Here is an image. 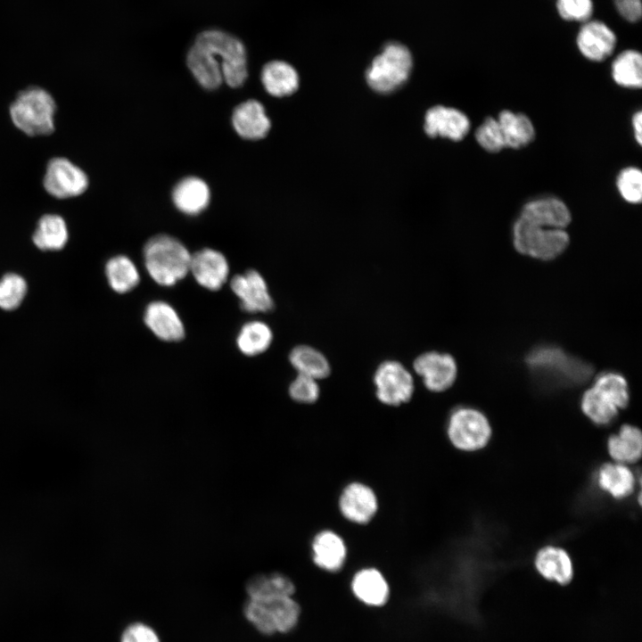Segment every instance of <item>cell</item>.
Instances as JSON below:
<instances>
[{"label":"cell","mask_w":642,"mask_h":642,"mask_svg":"<svg viewBox=\"0 0 642 642\" xmlns=\"http://www.w3.org/2000/svg\"><path fill=\"white\" fill-rule=\"evenodd\" d=\"M186 63L197 82L210 90L223 81L233 88L240 87L248 77L243 43L219 29H207L197 36L187 53Z\"/></svg>","instance_id":"obj_1"},{"label":"cell","mask_w":642,"mask_h":642,"mask_svg":"<svg viewBox=\"0 0 642 642\" xmlns=\"http://www.w3.org/2000/svg\"><path fill=\"white\" fill-rule=\"evenodd\" d=\"M57 104L45 88L32 86L20 91L9 106L16 128L29 136H50L55 130Z\"/></svg>","instance_id":"obj_2"},{"label":"cell","mask_w":642,"mask_h":642,"mask_svg":"<svg viewBox=\"0 0 642 642\" xmlns=\"http://www.w3.org/2000/svg\"><path fill=\"white\" fill-rule=\"evenodd\" d=\"M143 253L148 274L160 285L172 286L189 272L191 254L173 236L158 235L150 238Z\"/></svg>","instance_id":"obj_3"},{"label":"cell","mask_w":642,"mask_h":642,"mask_svg":"<svg viewBox=\"0 0 642 642\" xmlns=\"http://www.w3.org/2000/svg\"><path fill=\"white\" fill-rule=\"evenodd\" d=\"M243 615L263 635L284 634L297 626L300 607L293 596L248 598Z\"/></svg>","instance_id":"obj_4"},{"label":"cell","mask_w":642,"mask_h":642,"mask_svg":"<svg viewBox=\"0 0 642 642\" xmlns=\"http://www.w3.org/2000/svg\"><path fill=\"white\" fill-rule=\"evenodd\" d=\"M413 67L412 54L401 43L384 44L366 70V80L375 92L395 91L407 80Z\"/></svg>","instance_id":"obj_5"},{"label":"cell","mask_w":642,"mask_h":642,"mask_svg":"<svg viewBox=\"0 0 642 642\" xmlns=\"http://www.w3.org/2000/svg\"><path fill=\"white\" fill-rule=\"evenodd\" d=\"M569 242V235L564 229L540 226L520 217L514 223V246L522 254L551 260L565 251Z\"/></svg>","instance_id":"obj_6"},{"label":"cell","mask_w":642,"mask_h":642,"mask_svg":"<svg viewBox=\"0 0 642 642\" xmlns=\"http://www.w3.org/2000/svg\"><path fill=\"white\" fill-rule=\"evenodd\" d=\"M526 363L538 374L569 384L583 383L592 373L590 365L555 346L535 348L527 355Z\"/></svg>","instance_id":"obj_7"},{"label":"cell","mask_w":642,"mask_h":642,"mask_svg":"<svg viewBox=\"0 0 642 642\" xmlns=\"http://www.w3.org/2000/svg\"><path fill=\"white\" fill-rule=\"evenodd\" d=\"M446 436L457 450L473 452L483 449L491 438V426L480 410L471 407L454 408L446 423Z\"/></svg>","instance_id":"obj_8"},{"label":"cell","mask_w":642,"mask_h":642,"mask_svg":"<svg viewBox=\"0 0 642 642\" xmlns=\"http://www.w3.org/2000/svg\"><path fill=\"white\" fill-rule=\"evenodd\" d=\"M379 498L368 483L352 480L340 490L336 507L340 516L348 523L365 526L370 523L379 511Z\"/></svg>","instance_id":"obj_9"},{"label":"cell","mask_w":642,"mask_h":642,"mask_svg":"<svg viewBox=\"0 0 642 642\" xmlns=\"http://www.w3.org/2000/svg\"><path fill=\"white\" fill-rule=\"evenodd\" d=\"M375 397L387 407H400L408 403L415 392L411 373L396 360L381 363L374 374Z\"/></svg>","instance_id":"obj_10"},{"label":"cell","mask_w":642,"mask_h":642,"mask_svg":"<svg viewBox=\"0 0 642 642\" xmlns=\"http://www.w3.org/2000/svg\"><path fill=\"white\" fill-rule=\"evenodd\" d=\"M89 185L86 173L65 157H54L46 164L43 177L45 191L56 199H70L84 193Z\"/></svg>","instance_id":"obj_11"},{"label":"cell","mask_w":642,"mask_h":642,"mask_svg":"<svg viewBox=\"0 0 642 642\" xmlns=\"http://www.w3.org/2000/svg\"><path fill=\"white\" fill-rule=\"evenodd\" d=\"M312 564L327 573L341 572L347 564L349 549L343 536L331 528L318 530L309 542Z\"/></svg>","instance_id":"obj_12"},{"label":"cell","mask_w":642,"mask_h":642,"mask_svg":"<svg viewBox=\"0 0 642 642\" xmlns=\"http://www.w3.org/2000/svg\"><path fill=\"white\" fill-rule=\"evenodd\" d=\"M413 367L425 388L432 392L447 391L457 379V363L448 353L424 352L414 360Z\"/></svg>","instance_id":"obj_13"},{"label":"cell","mask_w":642,"mask_h":642,"mask_svg":"<svg viewBox=\"0 0 642 642\" xmlns=\"http://www.w3.org/2000/svg\"><path fill=\"white\" fill-rule=\"evenodd\" d=\"M617 44L615 33L605 22L593 20L583 23L576 37L580 53L591 62H603L612 55Z\"/></svg>","instance_id":"obj_14"},{"label":"cell","mask_w":642,"mask_h":642,"mask_svg":"<svg viewBox=\"0 0 642 642\" xmlns=\"http://www.w3.org/2000/svg\"><path fill=\"white\" fill-rule=\"evenodd\" d=\"M233 292L240 300L241 308L250 313L268 312L274 308L267 283L256 270L233 277L230 283Z\"/></svg>","instance_id":"obj_15"},{"label":"cell","mask_w":642,"mask_h":642,"mask_svg":"<svg viewBox=\"0 0 642 642\" xmlns=\"http://www.w3.org/2000/svg\"><path fill=\"white\" fill-rule=\"evenodd\" d=\"M424 131L432 136L461 141L468 134L470 120L461 111L437 105L430 108L424 117Z\"/></svg>","instance_id":"obj_16"},{"label":"cell","mask_w":642,"mask_h":642,"mask_svg":"<svg viewBox=\"0 0 642 642\" xmlns=\"http://www.w3.org/2000/svg\"><path fill=\"white\" fill-rule=\"evenodd\" d=\"M189 271L201 286L217 291L227 280L229 266L221 252L205 248L191 255Z\"/></svg>","instance_id":"obj_17"},{"label":"cell","mask_w":642,"mask_h":642,"mask_svg":"<svg viewBox=\"0 0 642 642\" xmlns=\"http://www.w3.org/2000/svg\"><path fill=\"white\" fill-rule=\"evenodd\" d=\"M355 597L369 606L383 605L390 596V584L384 573L373 565L356 570L350 580Z\"/></svg>","instance_id":"obj_18"},{"label":"cell","mask_w":642,"mask_h":642,"mask_svg":"<svg viewBox=\"0 0 642 642\" xmlns=\"http://www.w3.org/2000/svg\"><path fill=\"white\" fill-rule=\"evenodd\" d=\"M519 217L540 226L559 229H564L572 220L567 205L556 197L528 202L523 205Z\"/></svg>","instance_id":"obj_19"},{"label":"cell","mask_w":642,"mask_h":642,"mask_svg":"<svg viewBox=\"0 0 642 642\" xmlns=\"http://www.w3.org/2000/svg\"><path fill=\"white\" fill-rule=\"evenodd\" d=\"M144 320L155 336L166 342H177L185 336V326L172 306L156 300L147 305Z\"/></svg>","instance_id":"obj_20"},{"label":"cell","mask_w":642,"mask_h":642,"mask_svg":"<svg viewBox=\"0 0 642 642\" xmlns=\"http://www.w3.org/2000/svg\"><path fill=\"white\" fill-rule=\"evenodd\" d=\"M235 132L243 138L258 140L268 133L271 122L264 106L257 100H247L237 105L232 114Z\"/></svg>","instance_id":"obj_21"},{"label":"cell","mask_w":642,"mask_h":642,"mask_svg":"<svg viewBox=\"0 0 642 642\" xmlns=\"http://www.w3.org/2000/svg\"><path fill=\"white\" fill-rule=\"evenodd\" d=\"M536 571L544 579L560 585H568L573 578V564L570 555L562 547L547 546L535 556Z\"/></svg>","instance_id":"obj_22"},{"label":"cell","mask_w":642,"mask_h":642,"mask_svg":"<svg viewBox=\"0 0 642 642\" xmlns=\"http://www.w3.org/2000/svg\"><path fill=\"white\" fill-rule=\"evenodd\" d=\"M172 199L175 206L187 215H197L209 205L210 192L208 185L201 178L188 177L180 180L173 189Z\"/></svg>","instance_id":"obj_23"},{"label":"cell","mask_w":642,"mask_h":642,"mask_svg":"<svg viewBox=\"0 0 642 642\" xmlns=\"http://www.w3.org/2000/svg\"><path fill=\"white\" fill-rule=\"evenodd\" d=\"M597 483L612 498L622 499L634 491L636 477L628 465L613 461L600 466L597 473Z\"/></svg>","instance_id":"obj_24"},{"label":"cell","mask_w":642,"mask_h":642,"mask_svg":"<svg viewBox=\"0 0 642 642\" xmlns=\"http://www.w3.org/2000/svg\"><path fill=\"white\" fill-rule=\"evenodd\" d=\"M607 450L614 462L625 465L636 463L642 453L640 430L631 424H623L618 432L608 438Z\"/></svg>","instance_id":"obj_25"},{"label":"cell","mask_w":642,"mask_h":642,"mask_svg":"<svg viewBox=\"0 0 642 642\" xmlns=\"http://www.w3.org/2000/svg\"><path fill=\"white\" fill-rule=\"evenodd\" d=\"M261 81L266 91L276 97L292 95L299 87L296 70L283 61L266 63L261 71Z\"/></svg>","instance_id":"obj_26"},{"label":"cell","mask_w":642,"mask_h":642,"mask_svg":"<svg viewBox=\"0 0 642 642\" xmlns=\"http://www.w3.org/2000/svg\"><path fill=\"white\" fill-rule=\"evenodd\" d=\"M506 148L520 149L535 137V128L530 118L521 112L503 110L498 115Z\"/></svg>","instance_id":"obj_27"},{"label":"cell","mask_w":642,"mask_h":642,"mask_svg":"<svg viewBox=\"0 0 642 642\" xmlns=\"http://www.w3.org/2000/svg\"><path fill=\"white\" fill-rule=\"evenodd\" d=\"M68 238L66 221L56 213L42 215L32 235L33 243L42 251L62 250L66 245Z\"/></svg>","instance_id":"obj_28"},{"label":"cell","mask_w":642,"mask_h":642,"mask_svg":"<svg viewBox=\"0 0 642 642\" xmlns=\"http://www.w3.org/2000/svg\"><path fill=\"white\" fill-rule=\"evenodd\" d=\"M248 598L257 599L278 596H293L296 586L284 572H273L251 576L245 584Z\"/></svg>","instance_id":"obj_29"},{"label":"cell","mask_w":642,"mask_h":642,"mask_svg":"<svg viewBox=\"0 0 642 642\" xmlns=\"http://www.w3.org/2000/svg\"><path fill=\"white\" fill-rule=\"evenodd\" d=\"M289 360L299 374L316 380L327 377L331 372L328 359L318 350L309 345H299L293 348Z\"/></svg>","instance_id":"obj_30"},{"label":"cell","mask_w":642,"mask_h":642,"mask_svg":"<svg viewBox=\"0 0 642 642\" xmlns=\"http://www.w3.org/2000/svg\"><path fill=\"white\" fill-rule=\"evenodd\" d=\"M613 81L620 86L638 89L642 86V55L633 49L620 53L611 66Z\"/></svg>","instance_id":"obj_31"},{"label":"cell","mask_w":642,"mask_h":642,"mask_svg":"<svg viewBox=\"0 0 642 642\" xmlns=\"http://www.w3.org/2000/svg\"><path fill=\"white\" fill-rule=\"evenodd\" d=\"M105 273L110 286L119 293L131 291L140 280L136 265L128 257L123 255L110 259L105 266Z\"/></svg>","instance_id":"obj_32"},{"label":"cell","mask_w":642,"mask_h":642,"mask_svg":"<svg viewBox=\"0 0 642 642\" xmlns=\"http://www.w3.org/2000/svg\"><path fill=\"white\" fill-rule=\"evenodd\" d=\"M272 339V331L267 324L261 321H251L241 328L236 343L244 355L256 356L269 348Z\"/></svg>","instance_id":"obj_33"},{"label":"cell","mask_w":642,"mask_h":642,"mask_svg":"<svg viewBox=\"0 0 642 642\" xmlns=\"http://www.w3.org/2000/svg\"><path fill=\"white\" fill-rule=\"evenodd\" d=\"M580 407L585 416L597 425L609 424L619 413L615 404L593 386L583 393Z\"/></svg>","instance_id":"obj_34"},{"label":"cell","mask_w":642,"mask_h":642,"mask_svg":"<svg viewBox=\"0 0 642 642\" xmlns=\"http://www.w3.org/2000/svg\"><path fill=\"white\" fill-rule=\"evenodd\" d=\"M593 387L611 399L619 410L628 406L630 399L628 383L621 374L602 373L595 379Z\"/></svg>","instance_id":"obj_35"},{"label":"cell","mask_w":642,"mask_h":642,"mask_svg":"<svg viewBox=\"0 0 642 642\" xmlns=\"http://www.w3.org/2000/svg\"><path fill=\"white\" fill-rule=\"evenodd\" d=\"M27 293V283L14 273L4 275L0 280V308L13 310L22 302Z\"/></svg>","instance_id":"obj_36"},{"label":"cell","mask_w":642,"mask_h":642,"mask_svg":"<svg viewBox=\"0 0 642 642\" xmlns=\"http://www.w3.org/2000/svg\"><path fill=\"white\" fill-rule=\"evenodd\" d=\"M616 186L621 196L627 202L637 204L642 199V173L636 167L621 169L616 178Z\"/></svg>","instance_id":"obj_37"},{"label":"cell","mask_w":642,"mask_h":642,"mask_svg":"<svg viewBox=\"0 0 642 642\" xmlns=\"http://www.w3.org/2000/svg\"><path fill=\"white\" fill-rule=\"evenodd\" d=\"M474 136L478 144L489 152H498L506 148L503 135L496 118L487 117L477 128Z\"/></svg>","instance_id":"obj_38"},{"label":"cell","mask_w":642,"mask_h":642,"mask_svg":"<svg viewBox=\"0 0 642 642\" xmlns=\"http://www.w3.org/2000/svg\"><path fill=\"white\" fill-rule=\"evenodd\" d=\"M320 392L317 380L299 374L288 388L290 398L302 405L316 403L320 398Z\"/></svg>","instance_id":"obj_39"},{"label":"cell","mask_w":642,"mask_h":642,"mask_svg":"<svg viewBox=\"0 0 642 642\" xmlns=\"http://www.w3.org/2000/svg\"><path fill=\"white\" fill-rule=\"evenodd\" d=\"M558 15L567 21L586 22L593 14V0H556Z\"/></svg>","instance_id":"obj_40"},{"label":"cell","mask_w":642,"mask_h":642,"mask_svg":"<svg viewBox=\"0 0 642 642\" xmlns=\"http://www.w3.org/2000/svg\"><path fill=\"white\" fill-rule=\"evenodd\" d=\"M120 642H160V639L156 630L150 625L135 621L123 630Z\"/></svg>","instance_id":"obj_41"},{"label":"cell","mask_w":642,"mask_h":642,"mask_svg":"<svg viewBox=\"0 0 642 642\" xmlns=\"http://www.w3.org/2000/svg\"><path fill=\"white\" fill-rule=\"evenodd\" d=\"M619 14L627 21L638 22L642 16L641 0H613Z\"/></svg>","instance_id":"obj_42"},{"label":"cell","mask_w":642,"mask_h":642,"mask_svg":"<svg viewBox=\"0 0 642 642\" xmlns=\"http://www.w3.org/2000/svg\"><path fill=\"white\" fill-rule=\"evenodd\" d=\"M632 128L634 136L638 144L642 143V112L638 111L633 114L632 117Z\"/></svg>","instance_id":"obj_43"}]
</instances>
